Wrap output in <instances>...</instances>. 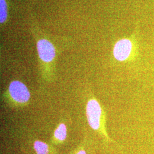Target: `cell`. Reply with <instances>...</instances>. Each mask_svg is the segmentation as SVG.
Here are the masks:
<instances>
[{
	"label": "cell",
	"instance_id": "obj_1",
	"mask_svg": "<svg viewBox=\"0 0 154 154\" xmlns=\"http://www.w3.org/2000/svg\"><path fill=\"white\" fill-rule=\"evenodd\" d=\"M86 116L88 124L93 130H99L102 129L106 137H108L103 130L104 128V116L103 110L99 102L95 99H90L86 106Z\"/></svg>",
	"mask_w": 154,
	"mask_h": 154
},
{
	"label": "cell",
	"instance_id": "obj_2",
	"mask_svg": "<svg viewBox=\"0 0 154 154\" xmlns=\"http://www.w3.org/2000/svg\"><path fill=\"white\" fill-rule=\"evenodd\" d=\"M134 45L129 39H122L116 43L113 49V55L117 61L123 62L132 56Z\"/></svg>",
	"mask_w": 154,
	"mask_h": 154
},
{
	"label": "cell",
	"instance_id": "obj_3",
	"mask_svg": "<svg viewBox=\"0 0 154 154\" xmlns=\"http://www.w3.org/2000/svg\"><path fill=\"white\" fill-rule=\"evenodd\" d=\"M9 92L12 99L20 103L27 102L30 97V92L25 85L18 81L11 83L9 86Z\"/></svg>",
	"mask_w": 154,
	"mask_h": 154
},
{
	"label": "cell",
	"instance_id": "obj_4",
	"mask_svg": "<svg viewBox=\"0 0 154 154\" xmlns=\"http://www.w3.org/2000/svg\"><path fill=\"white\" fill-rule=\"evenodd\" d=\"M37 50L39 58L45 62L53 61L55 56V48L46 39H41L37 42Z\"/></svg>",
	"mask_w": 154,
	"mask_h": 154
},
{
	"label": "cell",
	"instance_id": "obj_5",
	"mask_svg": "<svg viewBox=\"0 0 154 154\" xmlns=\"http://www.w3.org/2000/svg\"><path fill=\"white\" fill-rule=\"evenodd\" d=\"M67 136V128L65 124L61 123L54 132L55 138L60 141H63Z\"/></svg>",
	"mask_w": 154,
	"mask_h": 154
},
{
	"label": "cell",
	"instance_id": "obj_6",
	"mask_svg": "<svg viewBox=\"0 0 154 154\" xmlns=\"http://www.w3.org/2000/svg\"><path fill=\"white\" fill-rule=\"evenodd\" d=\"M34 148L37 154H48V146L41 141H35L34 144Z\"/></svg>",
	"mask_w": 154,
	"mask_h": 154
},
{
	"label": "cell",
	"instance_id": "obj_7",
	"mask_svg": "<svg viewBox=\"0 0 154 154\" xmlns=\"http://www.w3.org/2000/svg\"><path fill=\"white\" fill-rule=\"evenodd\" d=\"M7 5L5 0H0V22L4 23L8 16Z\"/></svg>",
	"mask_w": 154,
	"mask_h": 154
},
{
	"label": "cell",
	"instance_id": "obj_8",
	"mask_svg": "<svg viewBox=\"0 0 154 154\" xmlns=\"http://www.w3.org/2000/svg\"><path fill=\"white\" fill-rule=\"evenodd\" d=\"M86 154V152L85 151H83V150H82V151H79L77 154Z\"/></svg>",
	"mask_w": 154,
	"mask_h": 154
}]
</instances>
